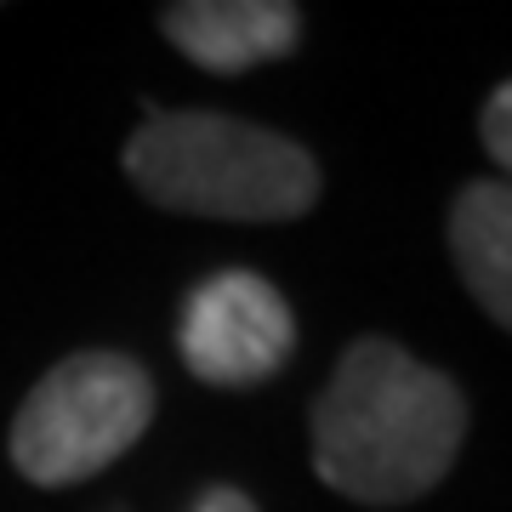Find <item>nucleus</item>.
<instances>
[{"label":"nucleus","mask_w":512,"mask_h":512,"mask_svg":"<svg viewBox=\"0 0 512 512\" xmlns=\"http://www.w3.org/2000/svg\"><path fill=\"white\" fill-rule=\"evenodd\" d=\"M467 399L387 336L342 348L313 404V467L359 507H410L461 456Z\"/></svg>","instance_id":"1"},{"label":"nucleus","mask_w":512,"mask_h":512,"mask_svg":"<svg viewBox=\"0 0 512 512\" xmlns=\"http://www.w3.org/2000/svg\"><path fill=\"white\" fill-rule=\"evenodd\" d=\"M120 165L154 205L183 217L296 222L319 205L308 148L217 109H154L131 131Z\"/></svg>","instance_id":"2"},{"label":"nucleus","mask_w":512,"mask_h":512,"mask_svg":"<svg viewBox=\"0 0 512 512\" xmlns=\"http://www.w3.org/2000/svg\"><path fill=\"white\" fill-rule=\"evenodd\" d=\"M154 421V376L114 348L69 353L12 416V467L40 490H69L126 456Z\"/></svg>","instance_id":"3"},{"label":"nucleus","mask_w":512,"mask_h":512,"mask_svg":"<svg viewBox=\"0 0 512 512\" xmlns=\"http://www.w3.org/2000/svg\"><path fill=\"white\" fill-rule=\"evenodd\" d=\"M177 348L205 387H256L279 376L296 353V313L274 279L251 268H222L194 285Z\"/></svg>","instance_id":"4"},{"label":"nucleus","mask_w":512,"mask_h":512,"mask_svg":"<svg viewBox=\"0 0 512 512\" xmlns=\"http://www.w3.org/2000/svg\"><path fill=\"white\" fill-rule=\"evenodd\" d=\"M160 35L205 74H245L296 52L302 12L291 0H177L160 12Z\"/></svg>","instance_id":"5"},{"label":"nucleus","mask_w":512,"mask_h":512,"mask_svg":"<svg viewBox=\"0 0 512 512\" xmlns=\"http://www.w3.org/2000/svg\"><path fill=\"white\" fill-rule=\"evenodd\" d=\"M450 256L478 308L495 325H512V194L501 177L461 183L450 205Z\"/></svg>","instance_id":"6"},{"label":"nucleus","mask_w":512,"mask_h":512,"mask_svg":"<svg viewBox=\"0 0 512 512\" xmlns=\"http://www.w3.org/2000/svg\"><path fill=\"white\" fill-rule=\"evenodd\" d=\"M478 137H484V148H490V160L507 171L512 165V86L501 80L490 92V103H484V114H478Z\"/></svg>","instance_id":"7"},{"label":"nucleus","mask_w":512,"mask_h":512,"mask_svg":"<svg viewBox=\"0 0 512 512\" xmlns=\"http://www.w3.org/2000/svg\"><path fill=\"white\" fill-rule=\"evenodd\" d=\"M194 512H256V501L245 490H234V484H217V490L200 495V507Z\"/></svg>","instance_id":"8"}]
</instances>
